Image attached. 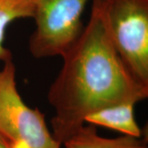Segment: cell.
Segmentation results:
<instances>
[{
    "mask_svg": "<svg viewBox=\"0 0 148 148\" xmlns=\"http://www.w3.org/2000/svg\"><path fill=\"white\" fill-rule=\"evenodd\" d=\"M62 58L63 66L47 94L54 110L51 132L61 145L93 112L148 97V86L132 77L111 42L102 0H92L89 21Z\"/></svg>",
    "mask_w": 148,
    "mask_h": 148,
    "instance_id": "6da1fadb",
    "label": "cell"
},
{
    "mask_svg": "<svg viewBox=\"0 0 148 148\" xmlns=\"http://www.w3.org/2000/svg\"><path fill=\"white\" fill-rule=\"evenodd\" d=\"M111 42L132 77L148 86V0H102Z\"/></svg>",
    "mask_w": 148,
    "mask_h": 148,
    "instance_id": "7a4b0ae2",
    "label": "cell"
},
{
    "mask_svg": "<svg viewBox=\"0 0 148 148\" xmlns=\"http://www.w3.org/2000/svg\"><path fill=\"white\" fill-rule=\"evenodd\" d=\"M0 134L13 148H60L37 108L22 100L16 82L13 58L0 69Z\"/></svg>",
    "mask_w": 148,
    "mask_h": 148,
    "instance_id": "3957f363",
    "label": "cell"
},
{
    "mask_svg": "<svg viewBox=\"0 0 148 148\" xmlns=\"http://www.w3.org/2000/svg\"><path fill=\"white\" fill-rule=\"evenodd\" d=\"M90 0H33L36 28L29 40L34 58L62 57L82 33V16Z\"/></svg>",
    "mask_w": 148,
    "mask_h": 148,
    "instance_id": "277c9868",
    "label": "cell"
},
{
    "mask_svg": "<svg viewBox=\"0 0 148 148\" xmlns=\"http://www.w3.org/2000/svg\"><path fill=\"white\" fill-rule=\"evenodd\" d=\"M135 105L133 102H124L103 108L86 117L85 123L107 127L123 135L140 138L142 129L135 119Z\"/></svg>",
    "mask_w": 148,
    "mask_h": 148,
    "instance_id": "5b68a950",
    "label": "cell"
},
{
    "mask_svg": "<svg viewBox=\"0 0 148 148\" xmlns=\"http://www.w3.org/2000/svg\"><path fill=\"white\" fill-rule=\"evenodd\" d=\"M65 148H147V140L123 135L115 138L98 135L95 125H83L64 143Z\"/></svg>",
    "mask_w": 148,
    "mask_h": 148,
    "instance_id": "8992f818",
    "label": "cell"
},
{
    "mask_svg": "<svg viewBox=\"0 0 148 148\" xmlns=\"http://www.w3.org/2000/svg\"><path fill=\"white\" fill-rule=\"evenodd\" d=\"M33 0H0V61L12 58V53L4 46L6 31L14 21L33 18Z\"/></svg>",
    "mask_w": 148,
    "mask_h": 148,
    "instance_id": "52a82bcc",
    "label": "cell"
},
{
    "mask_svg": "<svg viewBox=\"0 0 148 148\" xmlns=\"http://www.w3.org/2000/svg\"><path fill=\"white\" fill-rule=\"evenodd\" d=\"M0 148H13L10 143L0 134Z\"/></svg>",
    "mask_w": 148,
    "mask_h": 148,
    "instance_id": "ba28073f",
    "label": "cell"
}]
</instances>
